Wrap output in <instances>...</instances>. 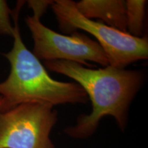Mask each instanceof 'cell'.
I'll list each match as a JSON object with an SVG mask.
<instances>
[{"label":"cell","mask_w":148,"mask_h":148,"mask_svg":"<svg viewBox=\"0 0 148 148\" xmlns=\"http://www.w3.org/2000/svg\"><path fill=\"white\" fill-rule=\"evenodd\" d=\"M59 27L65 33L82 29L96 38L108 58L109 65L119 69L148 57L147 36L135 37L82 15L71 0H56L51 5Z\"/></svg>","instance_id":"cell-3"},{"label":"cell","mask_w":148,"mask_h":148,"mask_svg":"<svg viewBox=\"0 0 148 148\" xmlns=\"http://www.w3.org/2000/svg\"><path fill=\"white\" fill-rule=\"evenodd\" d=\"M145 0L125 1L127 32L135 37H143L145 17Z\"/></svg>","instance_id":"cell-7"},{"label":"cell","mask_w":148,"mask_h":148,"mask_svg":"<svg viewBox=\"0 0 148 148\" xmlns=\"http://www.w3.org/2000/svg\"><path fill=\"white\" fill-rule=\"evenodd\" d=\"M24 1H18L12 16L14 42L3 53L10 64V74L0 82V109L7 110L24 103L54 106L65 103H86V92L76 82H63L51 78L40 60L27 49L21 38L18 16Z\"/></svg>","instance_id":"cell-2"},{"label":"cell","mask_w":148,"mask_h":148,"mask_svg":"<svg viewBox=\"0 0 148 148\" xmlns=\"http://www.w3.org/2000/svg\"><path fill=\"white\" fill-rule=\"evenodd\" d=\"M53 3V1L50 0H44V1H39V0H29L27 1V5L29 8L33 11V15L36 17L40 18L43 15L48 8V7L51 6Z\"/></svg>","instance_id":"cell-9"},{"label":"cell","mask_w":148,"mask_h":148,"mask_svg":"<svg viewBox=\"0 0 148 148\" xmlns=\"http://www.w3.org/2000/svg\"><path fill=\"white\" fill-rule=\"evenodd\" d=\"M75 6L86 18H99L108 26L127 32L125 1L123 0H82Z\"/></svg>","instance_id":"cell-6"},{"label":"cell","mask_w":148,"mask_h":148,"mask_svg":"<svg viewBox=\"0 0 148 148\" xmlns=\"http://www.w3.org/2000/svg\"><path fill=\"white\" fill-rule=\"evenodd\" d=\"M12 10L4 0H0V34L12 37L14 26L11 23Z\"/></svg>","instance_id":"cell-8"},{"label":"cell","mask_w":148,"mask_h":148,"mask_svg":"<svg viewBox=\"0 0 148 148\" xmlns=\"http://www.w3.org/2000/svg\"><path fill=\"white\" fill-rule=\"evenodd\" d=\"M57 120L49 105L24 103L0 109V148H54L49 135Z\"/></svg>","instance_id":"cell-4"},{"label":"cell","mask_w":148,"mask_h":148,"mask_svg":"<svg viewBox=\"0 0 148 148\" xmlns=\"http://www.w3.org/2000/svg\"><path fill=\"white\" fill-rule=\"evenodd\" d=\"M25 21L34 40L32 53L39 60H66L92 68L88 61L109 65L104 51L95 40L86 34L75 32L71 36L56 32L45 26L40 18L27 16Z\"/></svg>","instance_id":"cell-5"},{"label":"cell","mask_w":148,"mask_h":148,"mask_svg":"<svg viewBox=\"0 0 148 148\" xmlns=\"http://www.w3.org/2000/svg\"><path fill=\"white\" fill-rule=\"evenodd\" d=\"M44 66L74 79L91 101L90 114L79 116L75 125L64 130L66 134L81 139L89 137L106 115L113 116L120 128L124 130L130 103L145 80L141 71L110 65L95 69L66 60H46Z\"/></svg>","instance_id":"cell-1"}]
</instances>
